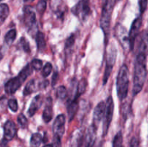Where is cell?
Wrapping results in <instances>:
<instances>
[{
    "mask_svg": "<svg viewBox=\"0 0 148 147\" xmlns=\"http://www.w3.org/2000/svg\"><path fill=\"white\" fill-rule=\"evenodd\" d=\"M147 78V54L138 52L134 63L133 78V96L138 95L143 89Z\"/></svg>",
    "mask_w": 148,
    "mask_h": 147,
    "instance_id": "obj_1",
    "label": "cell"
},
{
    "mask_svg": "<svg viewBox=\"0 0 148 147\" xmlns=\"http://www.w3.org/2000/svg\"><path fill=\"white\" fill-rule=\"evenodd\" d=\"M115 2L116 0H103L102 13H101L100 24H101V27L104 33L106 46H107L108 42L111 14H112L113 9H114Z\"/></svg>",
    "mask_w": 148,
    "mask_h": 147,
    "instance_id": "obj_2",
    "label": "cell"
},
{
    "mask_svg": "<svg viewBox=\"0 0 148 147\" xmlns=\"http://www.w3.org/2000/svg\"><path fill=\"white\" fill-rule=\"evenodd\" d=\"M130 86V71L127 65L121 66L119 71L116 79L117 95L120 101H123L127 97Z\"/></svg>",
    "mask_w": 148,
    "mask_h": 147,
    "instance_id": "obj_3",
    "label": "cell"
},
{
    "mask_svg": "<svg viewBox=\"0 0 148 147\" xmlns=\"http://www.w3.org/2000/svg\"><path fill=\"white\" fill-rule=\"evenodd\" d=\"M33 72V68L31 65L27 64L19 73L15 77L10 79L6 82L4 85V90L6 93L8 95H13L16 92V91L21 86V85L24 83L27 77L30 76Z\"/></svg>",
    "mask_w": 148,
    "mask_h": 147,
    "instance_id": "obj_4",
    "label": "cell"
},
{
    "mask_svg": "<svg viewBox=\"0 0 148 147\" xmlns=\"http://www.w3.org/2000/svg\"><path fill=\"white\" fill-rule=\"evenodd\" d=\"M116 56V46L114 45V42H111L109 46V48H108V52H107L106 63V69L105 71H104L103 78V85L106 84L107 82H108V79H109V76H111L113 68H114V65H115Z\"/></svg>",
    "mask_w": 148,
    "mask_h": 147,
    "instance_id": "obj_5",
    "label": "cell"
},
{
    "mask_svg": "<svg viewBox=\"0 0 148 147\" xmlns=\"http://www.w3.org/2000/svg\"><path fill=\"white\" fill-rule=\"evenodd\" d=\"M114 104L112 97L110 96L107 99V102L106 103V110L104 115L103 126V136L105 137L108 133V128H109L111 122L112 121L113 114H114Z\"/></svg>",
    "mask_w": 148,
    "mask_h": 147,
    "instance_id": "obj_6",
    "label": "cell"
},
{
    "mask_svg": "<svg viewBox=\"0 0 148 147\" xmlns=\"http://www.w3.org/2000/svg\"><path fill=\"white\" fill-rule=\"evenodd\" d=\"M142 26V16L137 17L133 21L131 25L130 33H129V39H130V50H133L135 44V40L140 32V27Z\"/></svg>",
    "mask_w": 148,
    "mask_h": 147,
    "instance_id": "obj_7",
    "label": "cell"
},
{
    "mask_svg": "<svg viewBox=\"0 0 148 147\" xmlns=\"http://www.w3.org/2000/svg\"><path fill=\"white\" fill-rule=\"evenodd\" d=\"M114 31H115V36L121 43L123 48L126 50L127 46L130 47V39H129V35H127V31L125 27L122 24L118 23L116 25Z\"/></svg>",
    "mask_w": 148,
    "mask_h": 147,
    "instance_id": "obj_8",
    "label": "cell"
},
{
    "mask_svg": "<svg viewBox=\"0 0 148 147\" xmlns=\"http://www.w3.org/2000/svg\"><path fill=\"white\" fill-rule=\"evenodd\" d=\"M65 122L66 118L64 114H60L56 117L53 123V136L62 138L65 131Z\"/></svg>",
    "mask_w": 148,
    "mask_h": 147,
    "instance_id": "obj_9",
    "label": "cell"
},
{
    "mask_svg": "<svg viewBox=\"0 0 148 147\" xmlns=\"http://www.w3.org/2000/svg\"><path fill=\"white\" fill-rule=\"evenodd\" d=\"M23 22L29 30L33 28L36 24V13L29 6H25L23 8Z\"/></svg>",
    "mask_w": 148,
    "mask_h": 147,
    "instance_id": "obj_10",
    "label": "cell"
},
{
    "mask_svg": "<svg viewBox=\"0 0 148 147\" xmlns=\"http://www.w3.org/2000/svg\"><path fill=\"white\" fill-rule=\"evenodd\" d=\"M106 110V103L103 101H101V102L96 105L93 111V118H92V125L98 127V125L102 120L103 118L105 115Z\"/></svg>",
    "mask_w": 148,
    "mask_h": 147,
    "instance_id": "obj_11",
    "label": "cell"
},
{
    "mask_svg": "<svg viewBox=\"0 0 148 147\" xmlns=\"http://www.w3.org/2000/svg\"><path fill=\"white\" fill-rule=\"evenodd\" d=\"M17 133V128L14 122L12 120H7L4 125V140L9 141L13 139Z\"/></svg>",
    "mask_w": 148,
    "mask_h": 147,
    "instance_id": "obj_12",
    "label": "cell"
},
{
    "mask_svg": "<svg viewBox=\"0 0 148 147\" xmlns=\"http://www.w3.org/2000/svg\"><path fill=\"white\" fill-rule=\"evenodd\" d=\"M97 128L94 125H91L87 131L85 135V147H93L96 140Z\"/></svg>",
    "mask_w": 148,
    "mask_h": 147,
    "instance_id": "obj_13",
    "label": "cell"
},
{
    "mask_svg": "<svg viewBox=\"0 0 148 147\" xmlns=\"http://www.w3.org/2000/svg\"><path fill=\"white\" fill-rule=\"evenodd\" d=\"M43 102V98L40 95H38L32 99L31 103H30V108H29L28 110H27V113H28L29 116L32 117L36 113L38 110L40 108Z\"/></svg>",
    "mask_w": 148,
    "mask_h": 147,
    "instance_id": "obj_14",
    "label": "cell"
},
{
    "mask_svg": "<svg viewBox=\"0 0 148 147\" xmlns=\"http://www.w3.org/2000/svg\"><path fill=\"white\" fill-rule=\"evenodd\" d=\"M78 107H79V98L75 96L67 107V113L69 121H72L74 119L78 110Z\"/></svg>",
    "mask_w": 148,
    "mask_h": 147,
    "instance_id": "obj_15",
    "label": "cell"
},
{
    "mask_svg": "<svg viewBox=\"0 0 148 147\" xmlns=\"http://www.w3.org/2000/svg\"><path fill=\"white\" fill-rule=\"evenodd\" d=\"M53 118V108H52V99L48 97L46 99V105L43 112V120L45 122L48 123Z\"/></svg>",
    "mask_w": 148,
    "mask_h": 147,
    "instance_id": "obj_16",
    "label": "cell"
},
{
    "mask_svg": "<svg viewBox=\"0 0 148 147\" xmlns=\"http://www.w3.org/2000/svg\"><path fill=\"white\" fill-rule=\"evenodd\" d=\"M36 41L37 44L38 50L40 53H43L46 48V42L45 35L42 32H38L36 35Z\"/></svg>",
    "mask_w": 148,
    "mask_h": 147,
    "instance_id": "obj_17",
    "label": "cell"
},
{
    "mask_svg": "<svg viewBox=\"0 0 148 147\" xmlns=\"http://www.w3.org/2000/svg\"><path fill=\"white\" fill-rule=\"evenodd\" d=\"M83 135L82 131H77L74 133L71 139V147H82Z\"/></svg>",
    "mask_w": 148,
    "mask_h": 147,
    "instance_id": "obj_18",
    "label": "cell"
},
{
    "mask_svg": "<svg viewBox=\"0 0 148 147\" xmlns=\"http://www.w3.org/2000/svg\"><path fill=\"white\" fill-rule=\"evenodd\" d=\"M138 50V52H143L146 54L148 53V30L143 33L139 44Z\"/></svg>",
    "mask_w": 148,
    "mask_h": 147,
    "instance_id": "obj_19",
    "label": "cell"
},
{
    "mask_svg": "<svg viewBox=\"0 0 148 147\" xmlns=\"http://www.w3.org/2000/svg\"><path fill=\"white\" fill-rule=\"evenodd\" d=\"M81 14L82 15V18L86 20L87 17H89L91 13L90 7V0H81Z\"/></svg>",
    "mask_w": 148,
    "mask_h": 147,
    "instance_id": "obj_20",
    "label": "cell"
},
{
    "mask_svg": "<svg viewBox=\"0 0 148 147\" xmlns=\"http://www.w3.org/2000/svg\"><path fill=\"white\" fill-rule=\"evenodd\" d=\"M36 79H33L29 81L27 84L25 86V89L23 90V95L27 96V95H31L33 92H36Z\"/></svg>",
    "mask_w": 148,
    "mask_h": 147,
    "instance_id": "obj_21",
    "label": "cell"
},
{
    "mask_svg": "<svg viewBox=\"0 0 148 147\" xmlns=\"http://www.w3.org/2000/svg\"><path fill=\"white\" fill-rule=\"evenodd\" d=\"M87 85H88V82H87V79L83 78V79H81L79 81V82L78 83L77 86V90H76V94H75V96L79 98V97L81 95H83L87 89Z\"/></svg>",
    "mask_w": 148,
    "mask_h": 147,
    "instance_id": "obj_22",
    "label": "cell"
},
{
    "mask_svg": "<svg viewBox=\"0 0 148 147\" xmlns=\"http://www.w3.org/2000/svg\"><path fill=\"white\" fill-rule=\"evenodd\" d=\"M10 14V8L7 4H0V25L4 23Z\"/></svg>",
    "mask_w": 148,
    "mask_h": 147,
    "instance_id": "obj_23",
    "label": "cell"
},
{
    "mask_svg": "<svg viewBox=\"0 0 148 147\" xmlns=\"http://www.w3.org/2000/svg\"><path fill=\"white\" fill-rule=\"evenodd\" d=\"M16 37H17V31L15 29H12V30H9L4 36V41H5L6 44L8 46L12 44L13 42L16 39Z\"/></svg>",
    "mask_w": 148,
    "mask_h": 147,
    "instance_id": "obj_24",
    "label": "cell"
},
{
    "mask_svg": "<svg viewBox=\"0 0 148 147\" xmlns=\"http://www.w3.org/2000/svg\"><path fill=\"white\" fill-rule=\"evenodd\" d=\"M43 141V137L39 133H36L32 135L30 138V146L31 147H39Z\"/></svg>",
    "mask_w": 148,
    "mask_h": 147,
    "instance_id": "obj_25",
    "label": "cell"
},
{
    "mask_svg": "<svg viewBox=\"0 0 148 147\" xmlns=\"http://www.w3.org/2000/svg\"><path fill=\"white\" fill-rule=\"evenodd\" d=\"M68 92L64 86H59L56 90V96L60 100H64L67 97Z\"/></svg>",
    "mask_w": 148,
    "mask_h": 147,
    "instance_id": "obj_26",
    "label": "cell"
},
{
    "mask_svg": "<svg viewBox=\"0 0 148 147\" xmlns=\"http://www.w3.org/2000/svg\"><path fill=\"white\" fill-rule=\"evenodd\" d=\"M113 147H123V134L121 131H119L114 136Z\"/></svg>",
    "mask_w": 148,
    "mask_h": 147,
    "instance_id": "obj_27",
    "label": "cell"
},
{
    "mask_svg": "<svg viewBox=\"0 0 148 147\" xmlns=\"http://www.w3.org/2000/svg\"><path fill=\"white\" fill-rule=\"evenodd\" d=\"M46 6H47V0H40L36 6V10L39 14L43 15L46 12Z\"/></svg>",
    "mask_w": 148,
    "mask_h": 147,
    "instance_id": "obj_28",
    "label": "cell"
},
{
    "mask_svg": "<svg viewBox=\"0 0 148 147\" xmlns=\"http://www.w3.org/2000/svg\"><path fill=\"white\" fill-rule=\"evenodd\" d=\"M19 44L20 46H21L22 49L24 50L25 53H29L30 52V44H29L28 42L26 40V39L24 37H22L20 38V42H19Z\"/></svg>",
    "mask_w": 148,
    "mask_h": 147,
    "instance_id": "obj_29",
    "label": "cell"
},
{
    "mask_svg": "<svg viewBox=\"0 0 148 147\" xmlns=\"http://www.w3.org/2000/svg\"><path fill=\"white\" fill-rule=\"evenodd\" d=\"M51 70H52L51 63H49V62H47L43 68V70H42V76H43L44 78L48 77V76L50 75L51 72Z\"/></svg>",
    "mask_w": 148,
    "mask_h": 147,
    "instance_id": "obj_30",
    "label": "cell"
},
{
    "mask_svg": "<svg viewBox=\"0 0 148 147\" xmlns=\"http://www.w3.org/2000/svg\"><path fill=\"white\" fill-rule=\"evenodd\" d=\"M75 36H74V35H71L67 38L66 43H65V50H66V51L67 50H71V48L73 47L74 44H75Z\"/></svg>",
    "mask_w": 148,
    "mask_h": 147,
    "instance_id": "obj_31",
    "label": "cell"
},
{
    "mask_svg": "<svg viewBox=\"0 0 148 147\" xmlns=\"http://www.w3.org/2000/svg\"><path fill=\"white\" fill-rule=\"evenodd\" d=\"M31 66L33 68V69H34L35 71H40L41 69L42 66H43V62L40 59H33L31 62Z\"/></svg>",
    "mask_w": 148,
    "mask_h": 147,
    "instance_id": "obj_32",
    "label": "cell"
},
{
    "mask_svg": "<svg viewBox=\"0 0 148 147\" xmlns=\"http://www.w3.org/2000/svg\"><path fill=\"white\" fill-rule=\"evenodd\" d=\"M17 122L21 125L22 128H25L27 125V124H28V120H27V118L23 113H20L18 115V117H17Z\"/></svg>",
    "mask_w": 148,
    "mask_h": 147,
    "instance_id": "obj_33",
    "label": "cell"
},
{
    "mask_svg": "<svg viewBox=\"0 0 148 147\" xmlns=\"http://www.w3.org/2000/svg\"><path fill=\"white\" fill-rule=\"evenodd\" d=\"M8 106L12 112H17V110H18V104H17V99H14V98L10 99V100L8 101Z\"/></svg>",
    "mask_w": 148,
    "mask_h": 147,
    "instance_id": "obj_34",
    "label": "cell"
},
{
    "mask_svg": "<svg viewBox=\"0 0 148 147\" xmlns=\"http://www.w3.org/2000/svg\"><path fill=\"white\" fill-rule=\"evenodd\" d=\"M148 0H139V7H140V11L141 14L145 12L147 7Z\"/></svg>",
    "mask_w": 148,
    "mask_h": 147,
    "instance_id": "obj_35",
    "label": "cell"
},
{
    "mask_svg": "<svg viewBox=\"0 0 148 147\" xmlns=\"http://www.w3.org/2000/svg\"><path fill=\"white\" fill-rule=\"evenodd\" d=\"M130 147H140V143L139 140L136 137H133L130 141Z\"/></svg>",
    "mask_w": 148,
    "mask_h": 147,
    "instance_id": "obj_36",
    "label": "cell"
},
{
    "mask_svg": "<svg viewBox=\"0 0 148 147\" xmlns=\"http://www.w3.org/2000/svg\"><path fill=\"white\" fill-rule=\"evenodd\" d=\"M58 77H59V73H58V71H54V73H53V76H52V79H51V84L52 86H54L55 85H56V82H57L58 81Z\"/></svg>",
    "mask_w": 148,
    "mask_h": 147,
    "instance_id": "obj_37",
    "label": "cell"
},
{
    "mask_svg": "<svg viewBox=\"0 0 148 147\" xmlns=\"http://www.w3.org/2000/svg\"><path fill=\"white\" fill-rule=\"evenodd\" d=\"M62 138L59 137L53 136V141H54V145L55 147H62Z\"/></svg>",
    "mask_w": 148,
    "mask_h": 147,
    "instance_id": "obj_38",
    "label": "cell"
},
{
    "mask_svg": "<svg viewBox=\"0 0 148 147\" xmlns=\"http://www.w3.org/2000/svg\"><path fill=\"white\" fill-rule=\"evenodd\" d=\"M49 83V81L45 79L44 81H43L42 82H40V83H39V88H40V89H45V88L48 86Z\"/></svg>",
    "mask_w": 148,
    "mask_h": 147,
    "instance_id": "obj_39",
    "label": "cell"
},
{
    "mask_svg": "<svg viewBox=\"0 0 148 147\" xmlns=\"http://www.w3.org/2000/svg\"><path fill=\"white\" fill-rule=\"evenodd\" d=\"M43 147H53V144H47V145H45Z\"/></svg>",
    "mask_w": 148,
    "mask_h": 147,
    "instance_id": "obj_40",
    "label": "cell"
},
{
    "mask_svg": "<svg viewBox=\"0 0 148 147\" xmlns=\"http://www.w3.org/2000/svg\"><path fill=\"white\" fill-rule=\"evenodd\" d=\"M33 1H35V0H24L25 2H32Z\"/></svg>",
    "mask_w": 148,
    "mask_h": 147,
    "instance_id": "obj_41",
    "label": "cell"
},
{
    "mask_svg": "<svg viewBox=\"0 0 148 147\" xmlns=\"http://www.w3.org/2000/svg\"><path fill=\"white\" fill-rule=\"evenodd\" d=\"M98 147H102V142H101V144H99V146H98Z\"/></svg>",
    "mask_w": 148,
    "mask_h": 147,
    "instance_id": "obj_42",
    "label": "cell"
},
{
    "mask_svg": "<svg viewBox=\"0 0 148 147\" xmlns=\"http://www.w3.org/2000/svg\"><path fill=\"white\" fill-rule=\"evenodd\" d=\"M4 1V0H0V1Z\"/></svg>",
    "mask_w": 148,
    "mask_h": 147,
    "instance_id": "obj_43",
    "label": "cell"
},
{
    "mask_svg": "<svg viewBox=\"0 0 148 147\" xmlns=\"http://www.w3.org/2000/svg\"><path fill=\"white\" fill-rule=\"evenodd\" d=\"M116 1H119V0H116Z\"/></svg>",
    "mask_w": 148,
    "mask_h": 147,
    "instance_id": "obj_44",
    "label": "cell"
},
{
    "mask_svg": "<svg viewBox=\"0 0 148 147\" xmlns=\"http://www.w3.org/2000/svg\"><path fill=\"white\" fill-rule=\"evenodd\" d=\"M0 59H1V58H0Z\"/></svg>",
    "mask_w": 148,
    "mask_h": 147,
    "instance_id": "obj_45",
    "label": "cell"
}]
</instances>
